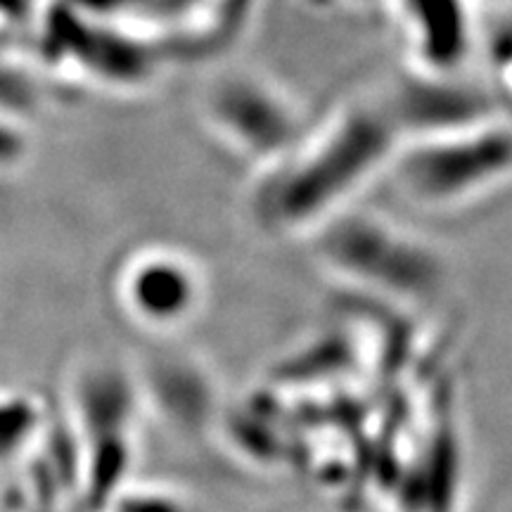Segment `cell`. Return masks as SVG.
I'll return each instance as SVG.
<instances>
[{"label": "cell", "mask_w": 512, "mask_h": 512, "mask_svg": "<svg viewBox=\"0 0 512 512\" xmlns=\"http://www.w3.org/2000/svg\"><path fill=\"white\" fill-rule=\"evenodd\" d=\"M384 178L427 214H456L489 200L510 181L508 114L403 138Z\"/></svg>", "instance_id": "obj_3"}, {"label": "cell", "mask_w": 512, "mask_h": 512, "mask_svg": "<svg viewBox=\"0 0 512 512\" xmlns=\"http://www.w3.org/2000/svg\"><path fill=\"white\" fill-rule=\"evenodd\" d=\"M211 136L254 169L271 164L306 131L302 114L283 88L247 69L221 74L202 95Z\"/></svg>", "instance_id": "obj_5"}, {"label": "cell", "mask_w": 512, "mask_h": 512, "mask_svg": "<svg viewBox=\"0 0 512 512\" xmlns=\"http://www.w3.org/2000/svg\"><path fill=\"white\" fill-rule=\"evenodd\" d=\"M403 140L384 98L339 105L320 124L306 126L290 150L256 169L249 211L271 238L306 240L339 211L361 202L380 181Z\"/></svg>", "instance_id": "obj_1"}, {"label": "cell", "mask_w": 512, "mask_h": 512, "mask_svg": "<svg viewBox=\"0 0 512 512\" xmlns=\"http://www.w3.org/2000/svg\"><path fill=\"white\" fill-rule=\"evenodd\" d=\"M110 294L128 325L147 335L188 330L207 304L209 280L200 261L178 245H138L110 275Z\"/></svg>", "instance_id": "obj_4"}, {"label": "cell", "mask_w": 512, "mask_h": 512, "mask_svg": "<svg viewBox=\"0 0 512 512\" xmlns=\"http://www.w3.org/2000/svg\"><path fill=\"white\" fill-rule=\"evenodd\" d=\"M306 242L330 278L380 304L418 309L446 287V261L432 242L361 204L339 211Z\"/></svg>", "instance_id": "obj_2"}, {"label": "cell", "mask_w": 512, "mask_h": 512, "mask_svg": "<svg viewBox=\"0 0 512 512\" xmlns=\"http://www.w3.org/2000/svg\"><path fill=\"white\" fill-rule=\"evenodd\" d=\"M422 74L451 76L477 38L467 0H396Z\"/></svg>", "instance_id": "obj_6"}]
</instances>
